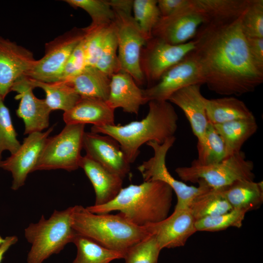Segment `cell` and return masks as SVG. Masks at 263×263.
Listing matches in <instances>:
<instances>
[{
	"instance_id": "obj_23",
	"label": "cell",
	"mask_w": 263,
	"mask_h": 263,
	"mask_svg": "<svg viewBox=\"0 0 263 263\" xmlns=\"http://www.w3.org/2000/svg\"><path fill=\"white\" fill-rule=\"evenodd\" d=\"M216 189L232 209L248 212L259 209L263 203V181L240 180Z\"/></svg>"
},
{
	"instance_id": "obj_20",
	"label": "cell",
	"mask_w": 263,
	"mask_h": 263,
	"mask_svg": "<svg viewBox=\"0 0 263 263\" xmlns=\"http://www.w3.org/2000/svg\"><path fill=\"white\" fill-rule=\"evenodd\" d=\"M107 102L114 109L120 108L124 112L135 114L146 103L143 90L130 74L122 70L111 76Z\"/></svg>"
},
{
	"instance_id": "obj_24",
	"label": "cell",
	"mask_w": 263,
	"mask_h": 263,
	"mask_svg": "<svg viewBox=\"0 0 263 263\" xmlns=\"http://www.w3.org/2000/svg\"><path fill=\"white\" fill-rule=\"evenodd\" d=\"M206 23H229L239 18L250 0H191Z\"/></svg>"
},
{
	"instance_id": "obj_26",
	"label": "cell",
	"mask_w": 263,
	"mask_h": 263,
	"mask_svg": "<svg viewBox=\"0 0 263 263\" xmlns=\"http://www.w3.org/2000/svg\"><path fill=\"white\" fill-rule=\"evenodd\" d=\"M213 126L224 141L226 158L241 151L244 144L257 132L258 129L255 117Z\"/></svg>"
},
{
	"instance_id": "obj_29",
	"label": "cell",
	"mask_w": 263,
	"mask_h": 263,
	"mask_svg": "<svg viewBox=\"0 0 263 263\" xmlns=\"http://www.w3.org/2000/svg\"><path fill=\"white\" fill-rule=\"evenodd\" d=\"M72 243L77 248L76 256L72 263H110L125 257L122 252L108 249L76 233Z\"/></svg>"
},
{
	"instance_id": "obj_22",
	"label": "cell",
	"mask_w": 263,
	"mask_h": 263,
	"mask_svg": "<svg viewBox=\"0 0 263 263\" xmlns=\"http://www.w3.org/2000/svg\"><path fill=\"white\" fill-rule=\"evenodd\" d=\"M114 110L106 101L94 98L80 97L71 109L64 112L63 119L66 125H114Z\"/></svg>"
},
{
	"instance_id": "obj_31",
	"label": "cell",
	"mask_w": 263,
	"mask_h": 263,
	"mask_svg": "<svg viewBox=\"0 0 263 263\" xmlns=\"http://www.w3.org/2000/svg\"><path fill=\"white\" fill-rule=\"evenodd\" d=\"M198 157L196 161L207 165L219 163L226 158L224 141L209 122L203 141L197 143Z\"/></svg>"
},
{
	"instance_id": "obj_43",
	"label": "cell",
	"mask_w": 263,
	"mask_h": 263,
	"mask_svg": "<svg viewBox=\"0 0 263 263\" xmlns=\"http://www.w3.org/2000/svg\"><path fill=\"white\" fill-rule=\"evenodd\" d=\"M18 241L16 236H7L2 238L0 236V263H1L5 253L8 249Z\"/></svg>"
},
{
	"instance_id": "obj_18",
	"label": "cell",
	"mask_w": 263,
	"mask_h": 263,
	"mask_svg": "<svg viewBox=\"0 0 263 263\" xmlns=\"http://www.w3.org/2000/svg\"><path fill=\"white\" fill-rule=\"evenodd\" d=\"M83 148L87 156L123 179L129 173L130 163L118 142L112 137L94 132H85Z\"/></svg>"
},
{
	"instance_id": "obj_9",
	"label": "cell",
	"mask_w": 263,
	"mask_h": 263,
	"mask_svg": "<svg viewBox=\"0 0 263 263\" xmlns=\"http://www.w3.org/2000/svg\"><path fill=\"white\" fill-rule=\"evenodd\" d=\"M114 23L118 42V58L121 70L130 74L136 84L142 85L145 78L141 69L142 50L147 40L132 13L117 9Z\"/></svg>"
},
{
	"instance_id": "obj_37",
	"label": "cell",
	"mask_w": 263,
	"mask_h": 263,
	"mask_svg": "<svg viewBox=\"0 0 263 263\" xmlns=\"http://www.w3.org/2000/svg\"><path fill=\"white\" fill-rule=\"evenodd\" d=\"M241 27L247 38H263V0H250L242 16Z\"/></svg>"
},
{
	"instance_id": "obj_16",
	"label": "cell",
	"mask_w": 263,
	"mask_h": 263,
	"mask_svg": "<svg viewBox=\"0 0 263 263\" xmlns=\"http://www.w3.org/2000/svg\"><path fill=\"white\" fill-rule=\"evenodd\" d=\"M34 87L29 78L23 76L13 85L11 91L16 92L15 98L19 100L16 113L24 124V134L40 132L48 127L51 109L45 99H39L34 94Z\"/></svg>"
},
{
	"instance_id": "obj_4",
	"label": "cell",
	"mask_w": 263,
	"mask_h": 263,
	"mask_svg": "<svg viewBox=\"0 0 263 263\" xmlns=\"http://www.w3.org/2000/svg\"><path fill=\"white\" fill-rule=\"evenodd\" d=\"M72 227L75 232L109 249L124 254L132 246L150 234L121 213L95 214L81 205L73 207Z\"/></svg>"
},
{
	"instance_id": "obj_3",
	"label": "cell",
	"mask_w": 263,
	"mask_h": 263,
	"mask_svg": "<svg viewBox=\"0 0 263 263\" xmlns=\"http://www.w3.org/2000/svg\"><path fill=\"white\" fill-rule=\"evenodd\" d=\"M173 190L160 181H144L122 188L115 198L101 206L86 207L95 214L119 211L139 226L158 223L166 218L172 205Z\"/></svg>"
},
{
	"instance_id": "obj_32",
	"label": "cell",
	"mask_w": 263,
	"mask_h": 263,
	"mask_svg": "<svg viewBox=\"0 0 263 263\" xmlns=\"http://www.w3.org/2000/svg\"><path fill=\"white\" fill-rule=\"evenodd\" d=\"M118 42L114 23L110 25L94 67L110 77L121 70L118 58Z\"/></svg>"
},
{
	"instance_id": "obj_21",
	"label": "cell",
	"mask_w": 263,
	"mask_h": 263,
	"mask_svg": "<svg viewBox=\"0 0 263 263\" xmlns=\"http://www.w3.org/2000/svg\"><path fill=\"white\" fill-rule=\"evenodd\" d=\"M79 167L91 181L95 194V206L105 205L114 199L122 188L123 179L87 155L82 156Z\"/></svg>"
},
{
	"instance_id": "obj_34",
	"label": "cell",
	"mask_w": 263,
	"mask_h": 263,
	"mask_svg": "<svg viewBox=\"0 0 263 263\" xmlns=\"http://www.w3.org/2000/svg\"><path fill=\"white\" fill-rule=\"evenodd\" d=\"M246 213L232 209L226 213L198 220L195 222V227L197 231L210 232L222 231L230 227L240 228Z\"/></svg>"
},
{
	"instance_id": "obj_15",
	"label": "cell",
	"mask_w": 263,
	"mask_h": 263,
	"mask_svg": "<svg viewBox=\"0 0 263 263\" xmlns=\"http://www.w3.org/2000/svg\"><path fill=\"white\" fill-rule=\"evenodd\" d=\"M36 61L30 51L0 37V96L3 99L14 84L26 75Z\"/></svg>"
},
{
	"instance_id": "obj_42",
	"label": "cell",
	"mask_w": 263,
	"mask_h": 263,
	"mask_svg": "<svg viewBox=\"0 0 263 263\" xmlns=\"http://www.w3.org/2000/svg\"><path fill=\"white\" fill-rule=\"evenodd\" d=\"M189 0H158L161 17H167L187 5Z\"/></svg>"
},
{
	"instance_id": "obj_27",
	"label": "cell",
	"mask_w": 263,
	"mask_h": 263,
	"mask_svg": "<svg viewBox=\"0 0 263 263\" xmlns=\"http://www.w3.org/2000/svg\"><path fill=\"white\" fill-rule=\"evenodd\" d=\"M206 113L213 125L255 117L244 102L232 96L207 99Z\"/></svg>"
},
{
	"instance_id": "obj_30",
	"label": "cell",
	"mask_w": 263,
	"mask_h": 263,
	"mask_svg": "<svg viewBox=\"0 0 263 263\" xmlns=\"http://www.w3.org/2000/svg\"><path fill=\"white\" fill-rule=\"evenodd\" d=\"M188 208L195 221L205 217L226 213L232 209L218 191L212 188L197 196Z\"/></svg>"
},
{
	"instance_id": "obj_38",
	"label": "cell",
	"mask_w": 263,
	"mask_h": 263,
	"mask_svg": "<svg viewBox=\"0 0 263 263\" xmlns=\"http://www.w3.org/2000/svg\"><path fill=\"white\" fill-rule=\"evenodd\" d=\"M20 145L17 139V134L9 111L0 96V161L3 151L8 150L11 155L13 154L19 149Z\"/></svg>"
},
{
	"instance_id": "obj_5",
	"label": "cell",
	"mask_w": 263,
	"mask_h": 263,
	"mask_svg": "<svg viewBox=\"0 0 263 263\" xmlns=\"http://www.w3.org/2000/svg\"><path fill=\"white\" fill-rule=\"evenodd\" d=\"M73 210V207L55 210L49 219L42 215L38 223H31L25 228V238L31 244L27 263H42L73 242L76 234L72 227Z\"/></svg>"
},
{
	"instance_id": "obj_41",
	"label": "cell",
	"mask_w": 263,
	"mask_h": 263,
	"mask_svg": "<svg viewBox=\"0 0 263 263\" xmlns=\"http://www.w3.org/2000/svg\"><path fill=\"white\" fill-rule=\"evenodd\" d=\"M247 41L250 54L254 62L263 70V38H247Z\"/></svg>"
},
{
	"instance_id": "obj_28",
	"label": "cell",
	"mask_w": 263,
	"mask_h": 263,
	"mask_svg": "<svg viewBox=\"0 0 263 263\" xmlns=\"http://www.w3.org/2000/svg\"><path fill=\"white\" fill-rule=\"evenodd\" d=\"M29 78L34 88H40L44 91L46 103L51 111L60 110L67 112L81 97L67 81L46 83Z\"/></svg>"
},
{
	"instance_id": "obj_19",
	"label": "cell",
	"mask_w": 263,
	"mask_h": 263,
	"mask_svg": "<svg viewBox=\"0 0 263 263\" xmlns=\"http://www.w3.org/2000/svg\"><path fill=\"white\" fill-rule=\"evenodd\" d=\"M201 85L184 87L174 93L168 100L184 113L198 143L203 141L209 123L206 113L207 98L201 92Z\"/></svg>"
},
{
	"instance_id": "obj_36",
	"label": "cell",
	"mask_w": 263,
	"mask_h": 263,
	"mask_svg": "<svg viewBox=\"0 0 263 263\" xmlns=\"http://www.w3.org/2000/svg\"><path fill=\"white\" fill-rule=\"evenodd\" d=\"M161 250L154 236L150 235L125 253V263H157Z\"/></svg>"
},
{
	"instance_id": "obj_10",
	"label": "cell",
	"mask_w": 263,
	"mask_h": 263,
	"mask_svg": "<svg viewBox=\"0 0 263 263\" xmlns=\"http://www.w3.org/2000/svg\"><path fill=\"white\" fill-rule=\"evenodd\" d=\"M85 35L84 28H75L46 43L44 55L26 76L43 82L59 81L67 61Z\"/></svg>"
},
{
	"instance_id": "obj_25",
	"label": "cell",
	"mask_w": 263,
	"mask_h": 263,
	"mask_svg": "<svg viewBox=\"0 0 263 263\" xmlns=\"http://www.w3.org/2000/svg\"><path fill=\"white\" fill-rule=\"evenodd\" d=\"M66 81L81 97L108 100L111 77L94 66H86L78 75Z\"/></svg>"
},
{
	"instance_id": "obj_8",
	"label": "cell",
	"mask_w": 263,
	"mask_h": 263,
	"mask_svg": "<svg viewBox=\"0 0 263 263\" xmlns=\"http://www.w3.org/2000/svg\"><path fill=\"white\" fill-rule=\"evenodd\" d=\"M85 126L66 125L58 134L48 137L34 171L56 169L71 171L79 168Z\"/></svg>"
},
{
	"instance_id": "obj_40",
	"label": "cell",
	"mask_w": 263,
	"mask_h": 263,
	"mask_svg": "<svg viewBox=\"0 0 263 263\" xmlns=\"http://www.w3.org/2000/svg\"><path fill=\"white\" fill-rule=\"evenodd\" d=\"M83 39L75 48L67 61L59 81H67L80 73L86 67Z\"/></svg>"
},
{
	"instance_id": "obj_11",
	"label": "cell",
	"mask_w": 263,
	"mask_h": 263,
	"mask_svg": "<svg viewBox=\"0 0 263 263\" xmlns=\"http://www.w3.org/2000/svg\"><path fill=\"white\" fill-rule=\"evenodd\" d=\"M195 47L193 39L182 44L172 45L152 37L143 48L140 65L148 87L156 84L169 69L182 60Z\"/></svg>"
},
{
	"instance_id": "obj_13",
	"label": "cell",
	"mask_w": 263,
	"mask_h": 263,
	"mask_svg": "<svg viewBox=\"0 0 263 263\" xmlns=\"http://www.w3.org/2000/svg\"><path fill=\"white\" fill-rule=\"evenodd\" d=\"M206 19L189 0L188 3L172 14L161 17L153 28L152 36L172 44L179 45L193 39Z\"/></svg>"
},
{
	"instance_id": "obj_17",
	"label": "cell",
	"mask_w": 263,
	"mask_h": 263,
	"mask_svg": "<svg viewBox=\"0 0 263 263\" xmlns=\"http://www.w3.org/2000/svg\"><path fill=\"white\" fill-rule=\"evenodd\" d=\"M195 222L189 208H186L174 209L163 220L145 226L155 238L162 250L184 246L189 238L197 232Z\"/></svg>"
},
{
	"instance_id": "obj_44",
	"label": "cell",
	"mask_w": 263,
	"mask_h": 263,
	"mask_svg": "<svg viewBox=\"0 0 263 263\" xmlns=\"http://www.w3.org/2000/svg\"><path fill=\"white\" fill-rule=\"evenodd\" d=\"M109 2L113 9L132 13L133 0H111Z\"/></svg>"
},
{
	"instance_id": "obj_39",
	"label": "cell",
	"mask_w": 263,
	"mask_h": 263,
	"mask_svg": "<svg viewBox=\"0 0 263 263\" xmlns=\"http://www.w3.org/2000/svg\"><path fill=\"white\" fill-rule=\"evenodd\" d=\"M111 24L97 27L89 25L84 28V50L87 66H95Z\"/></svg>"
},
{
	"instance_id": "obj_35",
	"label": "cell",
	"mask_w": 263,
	"mask_h": 263,
	"mask_svg": "<svg viewBox=\"0 0 263 263\" xmlns=\"http://www.w3.org/2000/svg\"><path fill=\"white\" fill-rule=\"evenodd\" d=\"M133 18L147 40L152 37V31L161 17L156 0H134Z\"/></svg>"
},
{
	"instance_id": "obj_7",
	"label": "cell",
	"mask_w": 263,
	"mask_h": 263,
	"mask_svg": "<svg viewBox=\"0 0 263 263\" xmlns=\"http://www.w3.org/2000/svg\"><path fill=\"white\" fill-rule=\"evenodd\" d=\"M176 140L175 136L168 139L162 144L154 141L146 143L153 150V155L143 161L137 169L144 181H160L168 185L175 193L177 202L174 209L188 208L193 199L211 188L203 180H198L197 187L188 186L178 181L169 172L166 164L167 153Z\"/></svg>"
},
{
	"instance_id": "obj_33",
	"label": "cell",
	"mask_w": 263,
	"mask_h": 263,
	"mask_svg": "<svg viewBox=\"0 0 263 263\" xmlns=\"http://www.w3.org/2000/svg\"><path fill=\"white\" fill-rule=\"evenodd\" d=\"M64 1L75 8H80L90 16L91 27L107 25L113 22L114 12L109 0H66Z\"/></svg>"
},
{
	"instance_id": "obj_6",
	"label": "cell",
	"mask_w": 263,
	"mask_h": 263,
	"mask_svg": "<svg viewBox=\"0 0 263 263\" xmlns=\"http://www.w3.org/2000/svg\"><path fill=\"white\" fill-rule=\"evenodd\" d=\"M254 168L253 162L246 159L241 150L213 164L201 165L194 159L190 166L178 167L175 171L184 182L197 183L202 179L211 188L216 189L238 180L254 181Z\"/></svg>"
},
{
	"instance_id": "obj_1",
	"label": "cell",
	"mask_w": 263,
	"mask_h": 263,
	"mask_svg": "<svg viewBox=\"0 0 263 263\" xmlns=\"http://www.w3.org/2000/svg\"><path fill=\"white\" fill-rule=\"evenodd\" d=\"M242 16L229 23L203 24L193 39L195 47L192 53L205 84L220 95L251 93L263 82V70L252 58L242 31Z\"/></svg>"
},
{
	"instance_id": "obj_2",
	"label": "cell",
	"mask_w": 263,
	"mask_h": 263,
	"mask_svg": "<svg viewBox=\"0 0 263 263\" xmlns=\"http://www.w3.org/2000/svg\"><path fill=\"white\" fill-rule=\"evenodd\" d=\"M148 103V113L142 120L124 125L93 126L91 132L113 138L128 162L133 163L142 145L150 141L162 144L174 136L177 129L178 114L170 102L152 100Z\"/></svg>"
},
{
	"instance_id": "obj_14",
	"label": "cell",
	"mask_w": 263,
	"mask_h": 263,
	"mask_svg": "<svg viewBox=\"0 0 263 263\" xmlns=\"http://www.w3.org/2000/svg\"><path fill=\"white\" fill-rule=\"evenodd\" d=\"M51 127L44 132L29 134L23 140L19 149L5 160L0 161V168L11 172V188L16 190L24 184L29 173L34 171L49 135Z\"/></svg>"
},
{
	"instance_id": "obj_12",
	"label": "cell",
	"mask_w": 263,
	"mask_h": 263,
	"mask_svg": "<svg viewBox=\"0 0 263 263\" xmlns=\"http://www.w3.org/2000/svg\"><path fill=\"white\" fill-rule=\"evenodd\" d=\"M204 84L200 67L191 52L167 70L156 84L143 90V92L146 103L168 101L172 94L184 87Z\"/></svg>"
}]
</instances>
